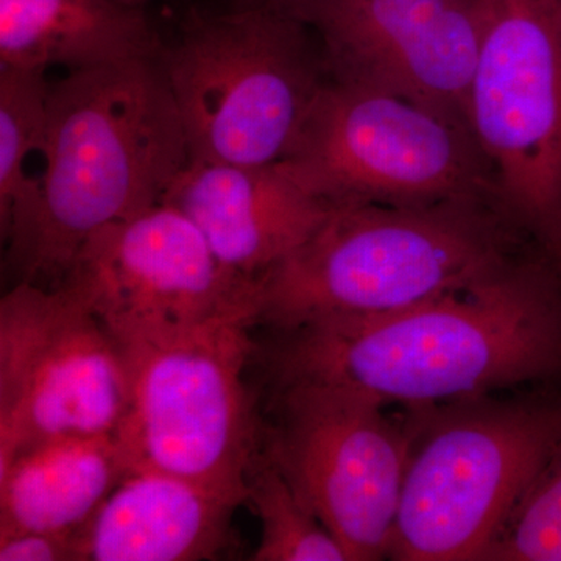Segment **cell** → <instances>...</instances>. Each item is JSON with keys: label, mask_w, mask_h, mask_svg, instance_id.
I'll return each mask as SVG.
<instances>
[{"label": "cell", "mask_w": 561, "mask_h": 561, "mask_svg": "<svg viewBox=\"0 0 561 561\" xmlns=\"http://www.w3.org/2000/svg\"><path fill=\"white\" fill-rule=\"evenodd\" d=\"M272 387L319 383L431 408L561 378V273L540 251L474 286L375 317H323L256 342Z\"/></svg>", "instance_id": "1"}, {"label": "cell", "mask_w": 561, "mask_h": 561, "mask_svg": "<svg viewBox=\"0 0 561 561\" xmlns=\"http://www.w3.org/2000/svg\"><path fill=\"white\" fill-rule=\"evenodd\" d=\"M187 161L160 58L50 81L38 187L2 239L14 284L58 286L92 234L161 203Z\"/></svg>", "instance_id": "2"}, {"label": "cell", "mask_w": 561, "mask_h": 561, "mask_svg": "<svg viewBox=\"0 0 561 561\" xmlns=\"http://www.w3.org/2000/svg\"><path fill=\"white\" fill-rule=\"evenodd\" d=\"M501 206L337 205L300 249L260 280L257 324L375 317L467 289L526 256Z\"/></svg>", "instance_id": "3"}, {"label": "cell", "mask_w": 561, "mask_h": 561, "mask_svg": "<svg viewBox=\"0 0 561 561\" xmlns=\"http://www.w3.org/2000/svg\"><path fill=\"white\" fill-rule=\"evenodd\" d=\"M158 58L191 161L287 160L330 80L311 28L271 0H245L227 13L195 11Z\"/></svg>", "instance_id": "4"}, {"label": "cell", "mask_w": 561, "mask_h": 561, "mask_svg": "<svg viewBox=\"0 0 561 561\" xmlns=\"http://www.w3.org/2000/svg\"><path fill=\"white\" fill-rule=\"evenodd\" d=\"M411 411L389 557L483 561L561 432V400L486 397Z\"/></svg>", "instance_id": "5"}, {"label": "cell", "mask_w": 561, "mask_h": 561, "mask_svg": "<svg viewBox=\"0 0 561 561\" xmlns=\"http://www.w3.org/2000/svg\"><path fill=\"white\" fill-rule=\"evenodd\" d=\"M254 328V320H224L119 346L128 398L114 438L128 471L175 476L245 504L264 432L247 378Z\"/></svg>", "instance_id": "6"}, {"label": "cell", "mask_w": 561, "mask_h": 561, "mask_svg": "<svg viewBox=\"0 0 561 561\" xmlns=\"http://www.w3.org/2000/svg\"><path fill=\"white\" fill-rule=\"evenodd\" d=\"M280 164L332 205L485 202L504 209L467 124L400 95L331 79Z\"/></svg>", "instance_id": "7"}, {"label": "cell", "mask_w": 561, "mask_h": 561, "mask_svg": "<svg viewBox=\"0 0 561 561\" xmlns=\"http://www.w3.org/2000/svg\"><path fill=\"white\" fill-rule=\"evenodd\" d=\"M467 99L502 206L561 273V0H476Z\"/></svg>", "instance_id": "8"}, {"label": "cell", "mask_w": 561, "mask_h": 561, "mask_svg": "<svg viewBox=\"0 0 561 561\" xmlns=\"http://www.w3.org/2000/svg\"><path fill=\"white\" fill-rule=\"evenodd\" d=\"M262 451L350 561L389 557L411 427L365 394L319 383L272 387Z\"/></svg>", "instance_id": "9"}, {"label": "cell", "mask_w": 561, "mask_h": 561, "mask_svg": "<svg viewBox=\"0 0 561 561\" xmlns=\"http://www.w3.org/2000/svg\"><path fill=\"white\" fill-rule=\"evenodd\" d=\"M127 398L119 345L87 306L13 284L0 301V467L41 443L116 434Z\"/></svg>", "instance_id": "10"}, {"label": "cell", "mask_w": 561, "mask_h": 561, "mask_svg": "<svg viewBox=\"0 0 561 561\" xmlns=\"http://www.w3.org/2000/svg\"><path fill=\"white\" fill-rule=\"evenodd\" d=\"M58 286L119 346L260 317V283L225 267L201 230L164 202L92 234Z\"/></svg>", "instance_id": "11"}, {"label": "cell", "mask_w": 561, "mask_h": 561, "mask_svg": "<svg viewBox=\"0 0 561 561\" xmlns=\"http://www.w3.org/2000/svg\"><path fill=\"white\" fill-rule=\"evenodd\" d=\"M271 2L311 28L331 80L400 95L468 125L481 44L476 0Z\"/></svg>", "instance_id": "12"}, {"label": "cell", "mask_w": 561, "mask_h": 561, "mask_svg": "<svg viewBox=\"0 0 561 561\" xmlns=\"http://www.w3.org/2000/svg\"><path fill=\"white\" fill-rule=\"evenodd\" d=\"M162 202L201 230L225 267L260 283L319 230L337 205L280 164L187 161Z\"/></svg>", "instance_id": "13"}, {"label": "cell", "mask_w": 561, "mask_h": 561, "mask_svg": "<svg viewBox=\"0 0 561 561\" xmlns=\"http://www.w3.org/2000/svg\"><path fill=\"white\" fill-rule=\"evenodd\" d=\"M242 504L162 472H130L76 531L77 561L217 560Z\"/></svg>", "instance_id": "14"}, {"label": "cell", "mask_w": 561, "mask_h": 561, "mask_svg": "<svg viewBox=\"0 0 561 561\" xmlns=\"http://www.w3.org/2000/svg\"><path fill=\"white\" fill-rule=\"evenodd\" d=\"M144 9L116 0H0V66L83 70L160 57Z\"/></svg>", "instance_id": "15"}, {"label": "cell", "mask_w": 561, "mask_h": 561, "mask_svg": "<svg viewBox=\"0 0 561 561\" xmlns=\"http://www.w3.org/2000/svg\"><path fill=\"white\" fill-rule=\"evenodd\" d=\"M114 435L41 443L0 467V538L73 534L127 476Z\"/></svg>", "instance_id": "16"}, {"label": "cell", "mask_w": 561, "mask_h": 561, "mask_svg": "<svg viewBox=\"0 0 561 561\" xmlns=\"http://www.w3.org/2000/svg\"><path fill=\"white\" fill-rule=\"evenodd\" d=\"M50 81L46 70L0 66V231L35 197L38 180L32 161L43 169ZM41 175V173H39Z\"/></svg>", "instance_id": "17"}, {"label": "cell", "mask_w": 561, "mask_h": 561, "mask_svg": "<svg viewBox=\"0 0 561 561\" xmlns=\"http://www.w3.org/2000/svg\"><path fill=\"white\" fill-rule=\"evenodd\" d=\"M261 522V541L251 560L350 561L316 513L265 453H260L247 479V501Z\"/></svg>", "instance_id": "18"}, {"label": "cell", "mask_w": 561, "mask_h": 561, "mask_svg": "<svg viewBox=\"0 0 561 561\" xmlns=\"http://www.w3.org/2000/svg\"><path fill=\"white\" fill-rule=\"evenodd\" d=\"M483 561H561V432Z\"/></svg>", "instance_id": "19"}, {"label": "cell", "mask_w": 561, "mask_h": 561, "mask_svg": "<svg viewBox=\"0 0 561 561\" xmlns=\"http://www.w3.org/2000/svg\"><path fill=\"white\" fill-rule=\"evenodd\" d=\"M0 561H77L76 531H22L0 538Z\"/></svg>", "instance_id": "20"}, {"label": "cell", "mask_w": 561, "mask_h": 561, "mask_svg": "<svg viewBox=\"0 0 561 561\" xmlns=\"http://www.w3.org/2000/svg\"><path fill=\"white\" fill-rule=\"evenodd\" d=\"M116 2L124 3V5L136 7V9H144L149 0H116Z\"/></svg>", "instance_id": "21"}]
</instances>
